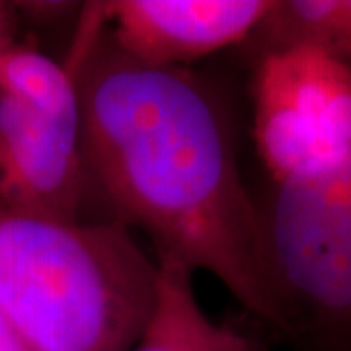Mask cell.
Wrapping results in <instances>:
<instances>
[{
	"label": "cell",
	"mask_w": 351,
	"mask_h": 351,
	"mask_svg": "<svg viewBox=\"0 0 351 351\" xmlns=\"http://www.w3.org/2000/svg\"><path fill=\"white\" fill-rule=\"evenodd\" d=\"M0 94L55 127L80 137V90L66 63L16 41L0 53Z\"/></svg>",
	"instance_id": "ba28073f"
},
{
	"label": "cell",
	"mask_w": 351,
	"mask_h": 351,
	"mask_svg": "<svg viewBox=\"0 0 351 351\" xmlns=\"http://www.w3.org/2000/svg\"><path fill=\"white\" fill-rule=\"evenodd\" d=\"M66 64L80 90V149L98 221L138 230L156 258L213 276L279 328L260 207L240 172L230 110L191 69H154L108 38L82 6Z\"/></svg>",
	"instance_id": "6da1fadb"
},
{
	"label": "cell",
	"mask_w": 351,
	"mask_h": 351,
	"mask_svg": "<svg viewBox=\"0 0 351 351\" xmlns=\"http://www.w3.org/2000/svg\"><path fill=\"white\" fill-rule=\"evenodd\" d=\"M258 207L279 330L316 351H351V154L274 184Z\"/></svg>",
	"instance_id": "3957f363"
},
{
	"label": "cell",
	"mask_w": 351,
	"mask_h": 351,
	"mask_svg": "<svg viewBox=\"0 0 351 351\" xmlns=\"http://www.w3.org/2000/svg\"><path fill=\"white\" fill-rule=\"evenodd\" d=\"M20 27H22V20L16 8V2L0 0V53L16 41H20L18 38Z\"/></svg>",
	"instance_id": "30bf717a"
},
{
	"label": "cell",
	"mask_w": 351,
	"mask_h": 351,
	"mask_svg": "<svg viewBox=\"0 0 351 351\" xmlns=\"http://www.w3.org/2000/svg\"><path fill=\"white\" fill-rule=\"evenodd\" d=\"M156 263L154 308L129 351H258L246 334L203 311L193 271L170 258H156Z\"/></svg>",
	"instance_id": "52a82bcc"
},
{
	"label": "cell",
	"mask_w": 351,
	"mask_h": 351,
	"mask_svg": "<svg viewBox=\"0 0 351 351\" xmlns=\"http://www.w3.org/2000/svg\"><path fill=\"white\" fill-rule=\"evenodd\" d=\"M156 281L158 263L125 226L0 207V313L34 351H129Z\"/></svg>",
	"instance_id": "7a4b0ae2"
},
{
	"label": "cell",
	"mask_w": 351,
	"mask_h": 351,
	"mask_svg": "<svg viewBox=\"0 0 351 351\" xmlns=\"http://www.w3.org/2000/svg\"><path fill=\"white\" fill-rule=\"evenodd\" d=\"M0 351H34L2 313H0Z\"/></svg>",
	"instance_id": "8fae6325"
},
{
	"label": "cell",
	"mask_w": 351,
	"mask_h": 351,
	"mask_svg": "<svg viewBox=\"0 0 351 351\" xmlns=\"http://www.w3.org/2000/svg\"><path fill=\"white\" fill-rule=\"evenodd\" d=\"M274 0H108L94 2L108 38L131 61L189 69L213 53L242 45Z\"/></svg>",
	"instance_id": "5b68a950"
},
{
	"label": "cell",
	"mask_w": 351,
	"mask_h": 351,
	"mask_svg": "<svg viewBox=\"0 0 351 351\" xmlns=\"http://www.w3.org/2000/svg\"><path fill=\"white\" fill-rule=\"evenodd\" d=\"M0 207L55 221H98L80 137L0 94Z\"/></svg>",
	"instance_id": "8992f818"
},
{
	"label": "cell",
	"mask_w": 351,
	"mask_h": 351,
	"mask_svg": "<svg viewBox=\"0 0 351 351\" xmlns=\"http://www.w3.org/2000/svg\"><path fill=\"white\" fill-rule=\"evenodd\" d=\"M252 138L271 184L351 154V71L313 45L254 57Z\"/></svg>",
	"instance_id": "277c9868"
},
{
	"label": "cell",
	"mask_w": 351,
	"mask_h": 351,
	"mask_svg": "<svg viewBox=\"0 0 351 351\" xmlns=\"http://www.w3.org/2000/svg\"><path fill=\"white\" fill-rule=\"evenodd\" d=\"M244 45L254 57L287 45H313L351 71V0H274Z\"/></svg>",
	"instance_id": "9c48e42d"
}]
</instances>
